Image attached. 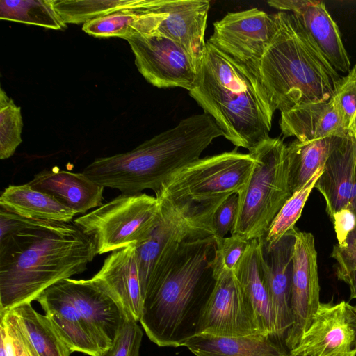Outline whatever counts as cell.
<instances>
[{
	"label": "cell",
	"instance_id": "cell-1",
	"mask_svg": "<svg viewBox=\"0 0 356 356\" xmlns=\"http://www.w3.org/2000/svg\"><path fill=\"white\" fill-rule=\"evenodd\" d=\"M97 254L93 238L74 222L22 217L19 228L0 239V314L83 273Z\"/></svg>",
	"mask_w": 356,
	"mask_h": 356
},
{
	"label": "cell",
	"instance_id": "cell-2",
	"mask_svg": "<svg viewBox=\"0 0 356 356\" xmlns=\"http://www.w3.org/2000/svg\"><path fill=\"white\" fill-rule=\"evenodd\" d=\"M214 236L185 241L161 280L143 295L139 322L159 347L184 346L196 335L213 289Z\"/></svg>",
	"mask_w": 356,
	"mask_h": 356
},
{
	"label": "cell",
	"instance_id": "cell-3",
	"mask_svg": "<svg viewBox=\"0 0 356 356\" xmlns=\"http://www.w3.org/2000/svg\"><path fill=\"white\" fill-rule=\"evenodd\" d=\"M220 136L223 133L209 115H191L131 151L95 159L82 172L104 188L122 193L146 189L155 193L175 173L200 159Z\"/></svg>",
	"mask_w": 356,
	"mask_h": 356
},
{
	"label": "cell",
	"instance_id": "cell-4",
	"mask_svg": "<svg viewBox=\"0 0 356 356\" xmlns=\"http://www.w3.org/2000/svg\"><path fill=\"white\" fill-rule=\"evenodd\" d=\"M188 92L236 147L270 137L275 111L258 76L209 41Z\"/></svg>",
	"mask_w": 356,
	"mask_h": 356
},
{
	"label": "cell",
	"instance_id": "cell-5",
	"mask_svg": "<svg viewBox=\"0 0 356 356\" xmlns=\"http://www.w3.org/2000/svg\"><path fill=\"white\" fill-rule=\"evenodd\" d=\"M275 15L277 31L257 74L274 111L330 100L340 79L337 71L292 13Z\"/></svg>",
	"mask_w": 356,
	"mask_h": 356
},
{
	"label": "cell",
	"instance_id": "cell-6",
	"mask_svg": "<svg viewBox=\"0 0 356 356\" xmlns=\"http://www.w3.org/2000/svg\"><path fill=\"white\" fill-rule=\"evenodd\" d=\"M286 147L283 140L269 137L249 151L256 163L238 193V212L231 235L248 241L264 238L277 213L292 195Z\"/></svg>",
	"mask_w": 356,
	"mask_h": 356
},
{
	"label": "cell",
	"instance_id": "cell-7",
	"mask_svg": "<svg viewBox=\"0 0 356 356\" xmlns=\"http://www.w3.org/2000/svg\"><path fill=\"white\" fill-rule=\"evenodd\" d=\"M160 218L149 238L136 247L143 295L164 275L186 241L214 236L213 214L218 207L174 202L155 196Z\"/></svg>",
	"mask_w": 356,
	"mask_h": 356
},
{
	"label": "cell",
	"instance_id": "cell-8",
	"mask_svg": "<svg viewBox=\"0 0 356 356\" xmlns=\"http://www.w3.org/2000/svg\"><path fill=\"white\" fill-rule=\"evenodd\" d=\"M255 163L250 153H241L237 147L200 158L175 173L155 196L177 203L218 206L244 187Z\"/></svg>",
	"mask_w": 356,
	"mask_h": 356
},
{
	"label": "cell",
	"instance_id": "cell-9",
	"mask_svg": "<svg viewBox=\"0 0 356 356\" xmlns=\"http://www.w3.org/2000/svg\"><path fill=\"white\" fill-rule=\"evenodd\" d=\"M160 218L156 197L121 193L76 218L74 222L95 240L97 254L138 246L150 236Z\"/></svg>",
	"mask_w": 356,
	"mask_h": 356
},
{
	"label": "cell",
	"instance_id": "cell-10",
	"mask_svg": "<svg viewBox=\"0 0 356 356\" xmlns=\"http://www.w3.org/2000/svg\"><path fill=\"white\" fill-rule=\"evenodd\" d=\"M213 276L215 285L202 311L196 334L233 337L264 333L234 272L220 270Z\"/></svg>",
	"mask_w": 356,
	"mask_h": 356
},
{
	"label": "cell",
	"instance_id": "cell-11",
	"mask_svg": "<svg viewBox=\"0 0 356 356\" xmlns=\"http://www.w3.org/2000/svg\"><path fill=\"white\" fill-rule=\"evenodd\" d=\"M276 31L275 14L252 8L228 13L214 22L208 41L257 75L260 60Z\"/></svg>",
	"mask_w": 356,
	"mask_h": 356
},
{
	"label": "cell",
	"instance_id": "cell-12",
	"mask_svg": "<svg viewBox=\"0 0 356 356\" xmlns=\"http://www.w3.org/2000/svg\"><path fill=\"white\" fill-rule=\"evenodd\" d=\"M125 40L138 72L150 84L159 88H192L197 70L177 42L156 32L136 34Z\"/></svg>",
	"mask_w": 356,
	"mask_h": 356
},
{
	"label": "cell",
	"instance_id": "cell-13",
	"mask_svg": "<svg viewBox=\"0 0 356 356\" xmlns=\"http://www.w3.org/2000/svg\"><path fill=\"white\" fill-rule=\"evenodd\" d=\"M289 353L356 356V312L348 302H320L311 324Z\"/></svg>",
	"mask_w": 356,
	"mask_h": 356
},
{
	"label": "cell",
	"instance_id": "cell-14",
	"mask_svg": "<svg viewBox=\"0 0 356 356\" xmlns=\"http://www.w3.org/2000/svg\"><path fill=\"white\" fill-rule=\"evenodd\" d=\"M317 252L313 234L298 231L293 248L291 307L293 325L285 339L289 352L309 328L319 305Z\"/></svg>",
	"mask_w": 356,
	"mask_h": 356
},
{
	"label": "cell",
	"instance_id": "cell-15",
	"mask_svg": "<svg viewBox=\"0 0 356 356\" xmlns=\"http://www.w3.org/2000/svg\"><path fill=\"white\" fill-rule=\"evenodd\" d=\"M298 229L287 232L271 248L264 250L261 264L271 302L275 337L285 345L293 325L291 307L293 256Z\"/></svg>",
	"mask_w": 356,
	"mask_h": 356
},
{
	"label": "cell",
	"instance_id": "cell-16",
	"mask_svg": "<svg viewBox=\"0 0 356 356\" xmlns=\"http://www.w3.org/2000/svg\"><path fill=\"white\" fill-rule=\"evenodd\" d=\"M156 8L160 19L155 32L180 44L198 71L206 48L204 35L210 1L157 0Z\"/></svg>",
	"mask_w": 356,
	"mask_h": 356
},
{
	"label": "cell",
	"instance_id": "cell-17",
	"mask_svg": "<svg viewBox=\"0 0 356 356\" xmlns=\"http://www.w3.org/2000/svg\"><path fill=\"white\" fill-rule=\"evenodd\" d=\"M89 280L118 304L128 320L140 321L143 295L135 245L112 252Z\"/></svg>",
	"mask_w": 356,
	"mask_h": 356
},
{
	"label": "cell",
	"instance_id": "cell-18",
	"mask_svg": "<svg viewBox=\"0 0 356 356\" xmlns=\"http://www.w3.org/2000/svg\"><path fill=\"white\" fill-rule=\"evenodd\" d=\"M268 4L292 13L336 71L348 72L350 61L339 29L324 2L314 0H270Z\"/></svg>",
	"mask_w": 356,
	"mask_h": 356
},
{
	"label": "cell",
	"instance_id": "cell-19",
	"mask_svg": "<svg viewBox=\"0 0 356 356\" xmlns=\"http://www.w3.org/2000/svg\"><path fill=\"white\" fill-rule=\"evenodd\" d=\"M58 282L95 332L103 353L111 345L118 332L128 320L124 311L111 297L89 280L67 278Z\"/></svg>",
	"mask_w": 356,
	"mask_h": 356
},
{
	"label": "cell",
	"instance_id": "cell-20",
	"mask_svg": "<svg viewBox=\"0 0 356 356\" xmlns=\"http://www.w3.org/2000/svg\"><path fill=\"white\" fill-rule=\"evenodd\" d=\"M36 301L72 353L81 352L90 356L102 353L95 332L59 282L44 291Z\"/></svg>",
	"mask_w": 356,
	"mask_h": 356
},
{
	"label": "cell",
	"instance_id": "cell-21",
	"mask_svg": "<svg viewBox=\"0 0 356 356\" xmlns=\"http://www.w3.org/2000/svg\"><path fill=\"white\" fill-rule=\"evenodd\" d=\"M314 188L323 195L326 212L347 207L356 195V138H341L327 158Z\"/></svg>",
	"mask_w": 356,
	"mask_h": 356
},
{
	"label": "cell",
	"instance_id": "cell-22",
	"mask_svg": "<svg viewBox=\"0 0 356 356\" xmlns=\"http://www.w3.org/2000/svg\"><path fill=\"white\" fill-rule=\"evenodd\" d=\"M280 127L284 137L307 141L348 136L333 97L327 102L306 104L281 113Z\"/></svg>",
	"mask_w": 356,
	"mask_h": 356
},
{
	"label": "cell",
	"instance_id": "cell-23",
	"mask_svg": "<svg viewBox=\"0 0 356 356\" xmlns=\"http://www.w3.org/2000/svg\"><path fill=\"white\" fill-rule=\"evenodd\" d=\"M28 184L53 197L77 214L85 213L102 204L104 188L83 172H72L54 167L35 175Z\"/></svg>",
	"mask_w": 356,
	"mask_h": 356
},
{
	"label": "cell",
	"instance_id": "cell-24",
	"mask_svg": "<svg viewBox=\"0 0 356 356\" xmlns=\"http://www.w3.org/2000/svg\"><path fill=\"white\" fill-rule=\"evenodd\" d=\"M195 356H289L283 343L269 334L218 337L200 334L184 344Z\"/></svg>",
	"mask_w": 356,
	"mask_h": 356
},
{
	"label": "cell",
	"instance_id": "cell-25",
	"mask_svg": "<svg viewBox=\"0 0 356 356\" xmlns=\"http://www.w3.org/2000/svg\"><path fill=\"white\" fill-rule=\"evenodd\" d=\"M263 250L262 239L250 241L234 273L252 305L263 332L275 339L271 302L261 264Z\"/></svg>",
	"mask_w": 356,
	"mask_h": 356
},
{
	"label": "cell",
	"instance_id": "cell-26",
	"mask_svg": "<svg viewBox=\"0 0 356 356\" xmlns=\"http://www.w3.org/2000/svg\"><path fill=\"white\" fill-rule=\"evenodd\" d=\"M0 207L25 218L64 222H71L77 214L28 183L6 188L0 196Z\"/></svg>",
	"mask_w": 356,
	"mask_h": 356
},
{
	"label": "cell",
	"instance_id": "cell-27",
	"mask_svg": "<svg viewBox=\"0 0 356 356\" xmlns=\"http://www.w3.org/2000/svg\"><path fill=\"white\" fill-rule=\"evenodd\" d=\"M156 0L139 10H124L85 23L82 30L97 38L118 37L124 40L136 34L156 31L159 13Z\"/></svg>",
	"mask_w": 356,
	"mask_h": 356
},
{
	"label": "cell",
	"instance_id": "cell-28",
	"mask_svg": "<svg viewBox=\"0 0 356 356\" xmlns=\"http://www.w3.org/2000/svg\"><path fill=\"white\" fill-rule=\"evenodd\" d=\"M341 138L300 141L293 140L286 147L289 184L292 194L301 188L323 166Z\"/></svg>",
	"mask_w": 356,
	"mask_h": 356
},
{
	"label": "cell",
	"instance_id": "cell-29",
	"mask_svg": "<svg viewBox=\"0 0 356 356\" xmlns=\"http://www.w3.org/2000/svg\"><path fill=\"white\" fill-rule=\"evenodd\" d=\"M39 356H70L72 351L50 319L36 312L31 303L13 309Z\"/></svg>",
	"mask_w": 356,
	"mask_h": 356
},
{
	"label": "cell",
	"instance_id": "cell-30",
	"mask_svg": "<svg viewBox=\"0 0 356 356\" xmlns=\"http://www.w3.org/2000/svg\"><path fill=\"white\" fill-rule=\"evenodd\" d=\"M65 24H85L92 19L124 10L147 7L151 0H51Z\"/></svg>",
	"mask_w": 356,
	"mask_h": 356
},
{
	"label": "cell",
	"instance_id": "cell-31",
	"mask_svg": "<svg viewBox=\"0 0 356 356\" xmlns=\"http://www.w3.org/2000/svg\"><path fill=\"white\" fill-rule=\"evenodd\" d=\"M1 19L60 30L67 28L51 0L0 1Z\"/></svg>",
	"mask_w": 356,
	"mask_h": 356
},
{
	"label": "cell",
	"instance_id": "cell-32",
	"mask_svg": "<svg viewBox=\"0 0 356 356\" xmlns=\"http://www.w3.org/2000/svg\"><path fill=\"white\" fill-rule=\"evenodd\" d=\"M323 167H321L301 188L293 193L279 211L262 238L266 250L271 248L287 232L295 227Z\"/></svg>",
	"mask_w": 356,
	"mask_h": 356
},
{
	"label": "cell",
	"instance_id": "cell-33",
	"mask_svg": "<svg viewBox=\"0 0 356 356\" xmlns=\"http://www.w3.org/2000/svg\"><path fill=\"white\" fill-rule=\"evenodd\" d=\"M23 120L17 106L2 88H0V159L13 155L22 143Z\"/></svg>",
	"mask_w": 356,
	"mask_h": 356
},
{
	"label": "cell",
	"instance_id": "cell-34",
	"mask_svg": "<svg viewBox=\"0 0 356 356\" xmlns=\"http://www.w3.org/2000/svg\"><path fill=\"white\" fill-rule=\"evenodd\" d=\"M330 257L336 261L337 278L349 286L350 299L356 298V227L348 235L344 246H333Z\"/></svg>",
	"mask_w": 356,
	"mask_h": 356
},
{
	"label": "cell",
	"instance_id": "cell-35",
	"mask_svg": "<svg viewBox=\"0 0 356 356\" xmlns=\"http://www.w3.org/2000/svg\"><path fill=\"white\" fill-rule=\"evenodd\" d=\"M214 238L216 248L213 259V272L220 270L234 272L250 241L232 235Z\"/></svg>",
	"mask_w": 356,
	"mask_h": 356
},
{
	"label": "cell",
	"instance_id": "cell-36",
	"mask_svg": "<svg viewBox=\"0 0 356 356\" xmlns=\"http://www.w3.org/2000/svg\"><path fill=\"white\" fill-rule=\"evenodd\" d=\"M137 323L127 320L111 345L99 356H139L143 334Z\"/></svg>",
	"mask_w": 356,
	"mask_h": 356
},
{
	"label": "cell",
	"instance_id": "cell-37",
	"mask_svg": "<svg viewBox=\"0 0 356 356\" xmlns=\"http://www.w3.org/2000/svg\"><path fill=\"white\" fill-rule=\"evenodd\" d=\"M0 322L5 328L9 356H39L13 310L0 314Z\"/></svg>",
	"mask_w": 356,
	"mask_h": 356
},
{
	"label": "cell",
	"instance_id": "cell-38",
	"mask_svg": "<svg viewBox=\"0 0 356 356\" xmlns=\"http://www.w3.org/2000/svg\"><path fill=\"white\" fill-rule=\"evenodd\" d=\"M332 97L348 132L349 125L356 114V65L346 76L340 78Z\"/></svg>",
	"mask_w": 356,
	"mask_h": 356
},
{
	"label": "cell",
	"instance_id": "cell-39",
	"mask_svg": "<svg viewBox=\"0 0 356 356\" xmlns=\"http://www.w3.org/2000/svg\"><path fill=\"white\" fill-rule=\"evenodd\" d=\"M238 194L234 193L225 199L216 209L213 217L215 238H224L232 232L238 212Z\"/></svg>",
	"mask_w": 356,
	"mask_h": 356
},
{
	"label": "cell",
	"instance_id": "cell-40",
	"mask_svg": "<svg viewBox=\"0 0 356 356\" xmlns=\"http://www.w3.org/2000/svg\"><path fill=\"white\" fill-rule=\"evenodd\" d=\"M330 220L334 225L337 244L344 246L348 235L356 227L355 216L348 207H346L334 213Z\"/></svg>",
	"mask_w": 356,
	"mask_h": 356
},
{
	"label": "cell",
	"instance_id": "cell-41",
	"mask_svg": "<svg viewBox=\"0 0 356 356\" xmlns=\"http://www.w3.org/2000/svg\"><path fill=\"white\" fill-rule=\"evenodd\" d=\"M0 356H9L6 339L5 328L1 323H0Z\"/></svg>",
	"mask_w": 356,
	"mask_h": 356
},
{
	"label": "cell",
	"instance_id": "cell-42",
	"mask_svg": "<svg viewBox=\"0 0 356 356\" xmlns=\"http://www.w3.org/2000/svg\"><path fill=\"white\" fill-rule=\"evenodd\" d=\"M348 136L350 137L356 138V114L355 115L348 129Z\"/></svg>",
	"mask_w": 356,
	"mask_h": 356
},
{
	"label": "cell",
	"instance_id": "cell-43",
	"mask_svg": "<svg viewBox=\"0 0 356 356\" xmlns=\"http://www.w3.org/2000/svg\"><path fill=\"white\" fill-rule=\"evenodd\" d=\"M347 207H348L353 211L356 217V195L351 200Z\"/></svg>",
	"mask_w": 356,
	"mask_h": 356
},
{
	"label": "cell",
	"instance_id": "cell-44",
	"mask_svg": "<svg viewBox=\"0 0 356 356\" xmlns=\"http://www.w3.org/2000/svg\"><path fill=\"white\" fill-rule=\"evenodd\" d=\"M289 356H304L301 354H291V353H289Z\"/></svg>",
	"mask_w": 356,
	"mask_h": 356
},
{
	"label": "cell",
	"instance_id": "cell-45",
	"mask_svg": "<svg viewBox=\"0 0 356 356\" xmlns=\"http://www.w3.org/2000/svg\"><path fill=\"white\" fill-rule=\"evenodd\" d=\"M353 308H354L355 311L356 312V305L353 306Z\"/></svg>",
	"mask_w": 356,
	"mask_h": 356
}]
</instances>
